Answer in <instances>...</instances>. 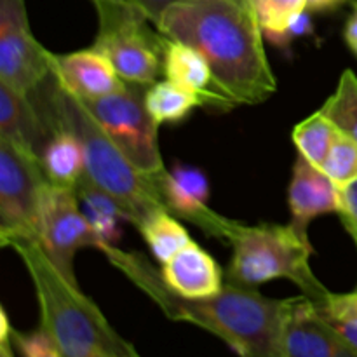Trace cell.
Segmentation results:
<instances>
[{"label":"cell","instance_id":"5","mask_svg":"<svg viewBox=\"0 0 357 357\" xmlns=\"http://www.w3.org/2000/svg\"><path fill=\"white\" fill-rule=\"evenodd\" d=\"M307 230L293 222L246 225L234 220L225 241L232 246L225 281L258 288L264 282L288 279L302 289L303 296L321 305L330 289L310 267L314 250Z\"/></svg>","mask_w":357,"mask_h":357},{"label":"cell","instance_id":"23","mask_svg":"<svg viewBox=\"0 0 357 357\" xmlns=\"http://www.w3.org/2000/svg\"><path fill=\"white\" fill-rule=\"evenodd\" d=\"M319 112L333 122L338 131L357 142V75L354 70H344L337 89L324 101Z\"/></svg>","mask_w":357,"mask_h":357},{"label":"cell","instance_id":"7","mask_svg":"<svg viewBox=\"0 0 357 357\" xmlns=\"http://www.w3.org/2000/svg\"><path fill=\"white\" fill-rule=\"evenodd\" d=\"M145 93L146 86L124 80L115 93L80 101L129 162L157 185L167 167L160 155L159 126L146 110Z\"/></svg>","mask_w":357,"mask_h":357},{"label":"cell","instance_id":"2","mask_svg":"<svg viewBox=\"0 0 357 357\" xmlns=\"http://www.w3.org/2000/svg\"><path fill=\"white\" fill-rule=\"evenodd\" d=\"M157 30L208 59L216 89L234 105H258L278 91L253 0H180Z\"/></svg>","mask_w":357,"mask_h":357},{"label":"cell","instance_id":"10","mask_svg":"<svg viewBox=\"0 0 357 357\" xmlns=\"http://www.w3.org/2000/svg\"><path fill=\"white\" fill-rule=\"evenodd\" d=\"M37 241L59 272L77 282L75 255L86 248L100 251L101 243L84 215L75 188L47 185L38 216Z\"/></svg>","mask_w":357,"mask_h":357},{"label":"cell","instance_id":"4","mask_svg":"<svg viewBox=\"0 0 357 357\" xmlns=\"http://www.w3.org/2000/svg\"><path fill=\"white\" fill-rule=\"evenodd\" d=\"M33 284L40 328L63 357H129L136 351L112 328L100 307L49 260L37 239L9 244Z\"/></svg>","mask_w":357,"mask_h":357},{"label":"cell","instance_id":"15","mask_svg":"<svg viewBox=\"0 0 357 357\" xmlns=\"http://www.w3.org/2000/svg\"><path fill=\"white\" fill-rule=\"evenodd\" d=\"M164 282L183 298L213 296L225 286V272L197 243H188L176 257L160 265Z\"/></svg>","mask_w":357,"mask_h":357},{"label":"cell","instance_id":"21","mask_svg":"<svg viewBox=\"0 0 357 357\" xmlns=\"http://www.w3.org/2000/svg\"><path fill=\"white\" fill-rule=\"evenodd\" d=\"M338 132L340 131L335 128L333 122L317 110L293 128L291 142L296 146L298 155L321 167Z\"/></svg>","mask_w":357,"mask_h":357},{"label":"cell","instance_id":"28","mask_svg":"<svg viewBox=\"0 0 357 357\" xmlns=\"http://www.w3.org/2000/svg\"><path fill=\"white\" fill-rule=\"evenodd\" d=\"M126 2H129L131 6H135L139 13L145 14V16L152 21L153 26H155V24L159 23L160 16L164 14V10L169 6H173V3L180 2V0H126Z\"/></svg>","mask_w":357,"mask_h":357},{"label":"cell","instance_id":"19","mask_svg":"<svg viewBox=\"0 0 357 357\" xmlns=\"http://www.w3.org/2000/svg\"><path fill=\"white\" fill-rule=\"evenodd\" d=\"M145 105L150 117L157 126L178 124L183 122L188 115L197 108H206V101L199 94L171 82V80H157L146 87Z\"/></svg>","mask_w":357,"mask_h":357},{"label":"cell","instance_id":"11","mask_svg":"<svg viewBox=\"0 0 357 357\" xmlns=\"http://www.w3.org/2000/svg\"><path fill=\"white\" fill-rule=\"evenodd\" d=\"M157 187L171 215L194 223L208 236L227 241L234 220L209 208V180L199 167L176 164L157 180Z\"/></svg>","mask_w":357,"mask_h":357},{"label":"cell","instance_id":"1","mask_svg":"<svg viewBox=\"0 0 357 357\" xmlns=\"http://www.w3.org/2000/svg\"><path fill=\"white\" fill-rule=\"evenodd\" d=\"M100 251L167 319L202 328L239 357H284V330L293 298H268L257 288L227 281L216 295L183 298L169 289L160 271L142 253L117 246H103Z\"/></svg>","mask_w":357,"mask_h":357},{"label":"cell","instance_id":"33","mask_svg":"<svg viewBox=\"0 0 357 357\" xmlns=\"http://www.w3.org/2000/svg\"><path fill=\"white\" fill-rule=\"evenodd\" d=\"M13 340H0V357H14Z\"/></svg>","mask_w":357,"mask_h":357},{"label":"cell","instance_id":"31","mask_svg":"<svg viewBox=\"0 0 357 357\" xmlns=\"http://www.w3.org/2000/svg\"><path fill=\"white\" fill-rule=\"evenodd\" d=\"M352 0H307V10L309 13H330L338 9Z\"/></svg>","mask_w":357,"mask_h":357},{"label":"cell","instance_id":"12","mask_svg":"<svg viewBox=\"0 0 357 357\" xmlns=\"http://www.w3.org/2000/svg\"><path fill=\"white\" fill-rule=\"evenodd\" d=\"M284 357H357V351L302 295L293 298L286 321Z\"/></svg>","mask_w":357,"mask_h":357},{"label":"cell","instance_id":"22","mask_svg":"<svg viewBox=\"0 0 357 357\" xmlns=\"http://www.w3.org/2000/svg\"><path fill=\"white\" fill-rule=\"evenodd\" d=\"M264 37L274 45L289 44V30L307 10V0H253Z\"/></svg>","mask_w":357,"mask_h":357},{"label":"cell","instance_id":"16","mask_svg":"<svg viewBox=\"0 0 357 357\" xmlns=\"http://www.w3.org/2000/svg\"><path fill=\"white\" fill-rule=\"evenodd\" d=\"M52 135L44 112L30 96L0 84V138L40 159Z\"/></svg>","mask_w":357,"mask_h":357},{"label":"cell","instance_id":"20","mask_svg":"<svg viewBox=\"0 0 357 357\" xmlns=\"http://www.w3.org/2000/svg\"><path fill=\"white\" fill-rule=\"evenodd\" d=\"M143 241L149 246L153 260L159 265L167 264L173 257H176L192 237L188 230L178 222L176 216L171 215L166 209L153 213L138 230Z\"/></svg>","mask_w":357,"mask_h":357},{"label":"cell","instance_id":"34","mask_svg":"<svg viewBox=\"0 0 357 357\" xmlns=\"http://www.w3.org/2000/svg\"><path fill=\"white\" fill-rule=\"evenodd\" d=\"M351 49H352V52H354V54L357 56V44L354 45V47H351Z\"/></svg>","mask_w":357,"mask_h":357},{"label":"cell","instance_id":"18","mask_svg":"<svg viewBox=\"0 0 357 357\" xmlns=\"http://www.w3.org/2000/svg\"><path fill=\"white\" fill-rule=\"evenodd\" d=\"M45 178L56 187L75 188L86 174V155L75 135L58 129L45 145L40 157Z\"/></svg>","mask_w":357,"mask_h":357},{"label":"cell","instance_id":"14","mask_svg":"<svg viewBox=\"0 0 357 357\" xmlns=\"http://www.w3.org/2000/svg\"><path fill=\"white\" fill-rule=\"evenodd\" d=\"M344 206L342 190L321 167L296 155L288 185V208L291 222L309 229L317 216L340 213Z\"/></svg>","mask_w":357,"mask_h":357},{"label":"cell","instance_id":"17","mask_svg":"<svg viewBox=\"0 0 357 357\" xmlns=\"http://www.w3.org/2000/svg\"><path fill=\"white\" fill-rule=\"evenodd\" d=\"M162 75L171 82L199 94L206 107L229 110L234 105L216 89L215 77L208 59L194 47L167 38L164 47Z\"/></svg>","mask_w":357,"mask_h":357},{"label":"cell","instance_id":"25","mask_svg":"<svg viewBox=\"0 0 357 357\" xmlns=\"http://www.w3.org/2000/svg\"><path fill=\"white\" fill-rule=\"evenodd\" d=\"M10 340L23 357H63L58 345L44 330L35 331H10Z\"/></svg>","mask_w":357,"mask_h":357},{"label":"cell","instance_id":"13","mask_svg":"<svg viewBox=\"0 0 357 357\" xmlns=\"http://www.w3.org/2000/svg\"><path fill=\"white\" fill-rule=\"evenodd\" d=\"M52 75L79 100H96L121 89L124 80L110 59L96 47L56 54L51 52Z\"/></svg>","mask_w":357,"mask_h":357},{"label":"cell","instance_id":"26","mask_svg":"<svg viewBox=\"0 0 357 357\" xmlns=\"http://www.w3.org/2000/svg\"><path fill=\"white\" fill-rule=\"evenodd\" d=\"M321 312L333 319L357 324V289L351 293H328L326 300L317 305Z\"/></svg>","mask_w":357,"mask_h":357},{"label":"cell","instance_id":"6","mask_svg":"<svg viewBox=\"0 0 357 357\" xmlns=\"http://www.w3.org/2000/svg\"><path fill=\"white\" fill-rule=\"evenodd\" d=\"M96 9L98 33L93 47L103 52L122 80L152 86L162 75L167 38L126 0H91Z\"/></svg>","mask_w":357,"mask_h":357},{"label":"cell","instance_id":"8","mask_svg":"<svg viewBox=\"0 0 357 357\" xmlns=\"http://www.w3.org/2000/svg\"><path fill=\"white\" fill-rule=\"evenodd\" d=\"M40 159L0 138V246L37 239L38 216L47 190Z\"/></svg>","mask_w":357,"mask_h":357},{"label":"cell","instance_id":"9","mask_svg":"<svg viewBox=\"0 0 357 357\" xmlns=\"http://www.w3.org/2000/svg\"><path fill=\"white\" fill-rule=\"evenodd\" d=\"M51 75V51L31 31L26 0H0V84L30 96Z\"/></svg>","mask_w":357,"mask_h":357},{"label":"cell","instance_id":"30","mask_svg":"<svg viewBox=\"0 0 357 357\" xmlns=\"http://www.w3.org/2000/svg\"><path fill=\"white\" fill-rule=\"evenodd\" d=\"M344 38L349 47H354L357 44V0H352V13L349 20L345 21Z\"/></svg>","mask_w":357,"mask_h":357},{"label":"cell","instance_id":"24","mask_svg":"<svg viewBox=\"0 0 357 357\" xmlns=\"http://www.w3.org/2000/svg\"><path fill=\"white\" fill-rule=\"evenodd\" d=\"M321 169L331 178L340 190L357 181V142L338 132Z\"/></svg>","mask_w":357,"mask_h":357},{"label":"cell","instance_id":"3","mask_svg":"<svg viewBox=\"0 0 357 357\" xmlns=\"http://www.w3.org/2000/svg\"><path fill=\"white\" fill-rule=\"evenodd\" d=\"M30 98L44 112L52 131L65 129L79 138L86 155L84 176L117 202L124 222L139 230L153 213L166 209L155 181L129 162L82 101L68 93L54 75L49 77Z\"/></svg>","mask_w":357,"mask_h":357},{"label":"cell","instance_id":"29","mask_svg":"<svg viewBox=\"0 0 357 357\" xmlns=\"http://www.w3.org/2000/svg\"><path fill=\"white\" fill-rule=\"evenodd\" d=\"M326 316V314H324ZM326 319L330 321L331 326L335 328V330L338 331V333L342 335V337L345 338V340L349 342V344L352 345V347L357 351V324H352V323H345V321H338V319H333V317H328Z\"/></svg>","mask_w":357,"mask_h":357},{"label":"cell","instance_id":"27","mask_svg":"<svg viewBox=\"0 0 357 357\" xmlns=\"http://www.w3.org/2000/svg\"><path fill=\"white\" fill-rule=\"evenodd\" d=\"M342 197H344V206L338 216L357 248V181L342 190Z\"/></svg>","mask_w":357,"mask_h":357},{"label":"cell","instance_id":"32","mask_svg":"<svg viewBox=\"0 0 357 357\" xmlns=\"http://www.w3.org/2000/svg\"><path fill=\"white\" fill-rule=\"evenodd\" d=\"M10 331H13V326H10L7 310L3 307H0V340H9Z\"/></svg>","mask_w":357,"mask_h":357}]
</instances>
